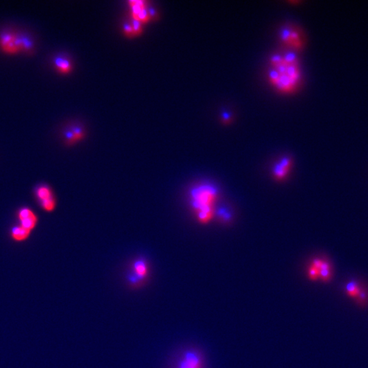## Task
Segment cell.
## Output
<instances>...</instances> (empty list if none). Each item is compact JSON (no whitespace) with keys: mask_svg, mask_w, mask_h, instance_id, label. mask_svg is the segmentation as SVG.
Wrapping results in <instances>:
<instances>
[{"mask_svg":"<svg viewBox=\"0 0 368 368\" xmlns=\"http://www.w3.org/2000/svg\"><path fill=\"white\" fill-rule=\"evenodd\" d=\"M357 304L365 307L368 304V286L366 283L361 282L360 292L355 299Z\"/></svg>","mask_w":368,"mask_h":368,"instance_id":"obj_14","label":"cell"},{"mask_svg":"<svg viewBox=\"0 0 368 368\" xmlns=\"http://www.w3.org/2000/svg\"><path fill=\"white\" fill-rule=\"evenodd\" d=\"M319 273L320 279L323 282H328L332 278V266L328 259L323 258V263L320 268Z\"/></svg>","mask_w":368,"mask_h":368,"instance_id":"obj_12","label":"cell"},{"mask_svg":"<svg viewBox=\"0 0 368 368\" xmlns=\"http://www.w3.org/2000/svg\"><path fill=\"white\" fill-rule=\"evenodd\" d=\"M18 49L20 51L27 55L34 54L35 51L34 41L32 37L26 32L16 33Z\"/></svg>","mask_w":368,"mask_h":368,"instance_id":"obj_9","label":"cell"},{"mask_svg":"<svg viewBox=\"0 0 368 368\" xmlns=\"http://www.w3.org/2000/svg\"><path fill=\"white\" fill-rule=\"evenodd\" d=\"M218 215L221 219H222L224 222H229L231 220V215L229 211L226 210L224 208H220L218 211Z\"/></svg>","mask_w":368,"mask_h":368,"instance_id":"obj_17","label":"cell"},{"mask_svg":"<svg viewBox=\"0 0 368 368\" xmlns=\"http://www.w3.org/2000/svg\"><path fill=\"white\" fill-rule=\"evenodd\" d=\"M149 16H150V15H149L147 9L145 8V7H143V8H141V10H140L139 13L138 14L137 18H139L140 21H146L147 20H148Z\"/></svg>","mask_w":368,"mask_h":368,"instance_id":"obj_20","label":"cell"},{"mask_svg":"<svg viewBox=\"0 0 368 368\" xmlns=\"http://www.w3.org/2000/svg\"><path fill=\"white\" fill-rule=\"evenodd\" d=\"M361 282L356 279H351L348 281L345 286L346 293L349 297L355 299L360 292Z\"/></svg>","mask_w":368,"mask_h":368,"instance_id":"obj_15","label":"cell"},{"mask_svg":"<svg viewBox=\"0 0 368 368\" xmlns=\"http://www.w3.org/2000/svg\"><path fill=\"white\" fill-rule=\"evenodd\" d=\"M136 4L139 5L141 8H143L145 5V1H142V0H137V1H136Z\"/></svg>","mask_w":368,"mask_h":368,"instance_id":"obj_26","label":"cell"},{"mask_svg":"<svg viewBox=\"0 0 368 368\" xmlns=\"http://www.w3.org/2000/svg\"><path fill=\"white\" fill-rule=\"evenodd\" d=\"M71 129L75 134V139L77 141L84 137V132H83L82 128L80 126H73L71 127Z\"/></svg>","mask_w":368,"mask_h":368,"instance_id":"obj_18","label":"cell"},{"mask_svg":"<svg viewBox=\"0 0 368 368\" xmlns=\"http://www.w3.org/2000/svg\"><path fill=\"white\" fill-rule=\"evenodd\" d=\"M292 160L289 157H283L274 166V178L277 180H283L288 176L291 169Z\"/></svg>","mask_w":368,"mask_h":368,"instance_id":"obj_8","label":"cell"},{"mask_svg":"<svg viewBox=\"0 0 368 368\" xmlns=\"http://www.w3.org/2000/svg\"><path fill=\"white\" fill-rule=\"evenodd\" d=\"M36 196L40 202V206L46 212L51 213L54 211L57 206L56 198L52 189L49 185H42L37 187Z\"/></svg>","mask_w":368,"mask_h":368,"instance_id":"obj_5","label":"cell"},{"mask_svg":"<svg viewBox=\"0 0 368 368\" xmlns=\"http://www.w3.org/2000/svg\"><path fill=\"white\" fill-rule=\"evenodd\" d=\"M0 49L7 54H16L20 52L16 32L4 30L0 33Z\"/></svg>","mask_w":368,"mask_h":368,"instance_id":"obj_6","label":"cell"},{"mask_svg":"<svg viewBox=\"0 0 368 368\" xmlns=\"http://www.w3.org/2000/svg\"><path fill=\"white\" fill-rule=\"evenodd\" d=\"M322 263H323V259L315 258V259H313L312 263H311V266L319 270L320 268H321Z\"/></svg>","mask_w":368,"mask_h":368,"instance_id":"obj_22","label":"cell"},{"mask_svg":"<svg viewBox=\"0 0 368 368\" xmlns=\"http://www.w3.org/2000/svg\"><path fill=\"white\" fill-rule=\"evenodd\" d=\"M147 12H148L149 15L151 16H154H154L157 15V12H156L155 9L152 8V7L148 8V9H147Z\"/></svg>","mask_w":368,"mask_h":368,"instance_id":"obj_25","label":"cell"},{"mask_svg":"<svg viewBox=\"0 0 368 368\" xmlns=\"http://www.w3.org/2000/svg\"><path fill=\"white\" fill-rule=\"evenodd\" d=\"M150 268L147 261L143 258L136 259L132 263L131 272L128 274V280L130 284L137 286L148 277Z\"/></svg>","mask_w":368,"mask_h":368,"instance_id":"obj_4","label":"cell"},{"mask_svg":"<svg viewBox=\"0 0 368 368\" xmlns=\"http://www.w3.org/2000/svg\"><path fill=\"white\" fill-rule=\"evenodd\" d=\"M132 26L133 28L134 32L135 33H139L141 31V21L137 18H132Z\"/></svg>","mask_w":368,"mask_h":368,"instance_id":"obj_19","label":"cell"},{"mask_svg":"<svg viewBox=\"0 0 368 368\" xmlns=\"http://www.w3.org/2000/svg\"><path fill=\"white\" fill-rule=\"evenodd\" d=\"M178 368H202V359L194 351H187L184 355Z\"/></svg>","mask_w":368,"mask_h":368,"instance_id":"obj_10","label":"cell"},{"mask_svg":"<svg viewBox=\"0 0 368 368\" xmlns=\"http://www.w3.org/2000/svg\"><path fill=\"white\" fill-rule=\"evenodd\" d=\"M279 37L281 43L286 46L289 51L296 53L303 48L302 35L296 27L289 25L283 27L279 31Z\"/></svg>","mask_w":368,"mask_h":368,"instance_id":"obj_3","label":"cell"},{"mask_svg":"<svg viewBox=\"0 0 368 368\" xmlns=\"http://www.w3.org/2000/svg\"><path fill=\"white\" fill-rule=\"evenodd\" d=\"M141 8H142L140 7L139 5L136 4V3L132 5V12L134 18H137L138 14H139Z\"/></svg>","mask_w":368,"mask_h":368,"instance_id":"obj_23","label":"cell"},{"mask_svg":"<svg viewBox=\"0 0 368 368\" xmlns=\"http://www.w3.org/2000/svg\"><path fill=\"white\" fill-rule=\"evenodd\" d=\"M31 232L32 231L22 227L21 226H16L11 229L10 236L15 242H23L29 238Z\"/></svg>","mask_w":368,"mask_h":368,"instance_id":"obj_11","label":"cell"},{"mask_svg":"<svg viewBox=\"0 0 368 368\" xmlns=\"http://www.w3.org/2000/svg\"><path fill=\"white\" fill-rule=\"evenodd\" d=\"M308 275L309 278H310L311 280H318V279L320 278L319 270H318V269L310 266L308 268Z\"/></svg>","mask_w":368,"mask_h":368,"instance_id":"obj_16","label":"cell"},{"mask_svg":"<svg viewBox=\"0 0 368 368\" xmlns=\"http://www.w3.org/2000/svg\"><path fill=\"white\" fill-rule=\"evenodd\" d=\"M53 64L59 71L62 73H66L71 71V63L69 59L62 55H57L53 58Z\"/></svg>","mask_w":368,"mask_h":368,"instance_id":"obj_13","label":"cell"},{"mask_svg":"<svg viewBox=\"0 0 368 368\" xmlns=\"http://www.w3.org/2000/svg\"><path fill=\"white\" fill-rule=\"evenodd\" d=\"M17 216L20 222V226L29 231H32L38 224V217L29 208H21L18 211Z\"/></svg>","mask_w":368,"mask_h":368,"instance_id":"obj_7","label":"cell"},{"mask_svg":"<svg viewBox=\"0 0 368 368\" xmlns=\"http://www.w3.org/2000/svg\"><path fill=\"white\" fill-rule=\"evenodd\" d=\"M221 119H222V121H223L224 124H229L231 121V115L229 112L224 111L221 115Z\"/></svg>","mask_w":368,"mask_h":368,"instance_id":"obj_21","label":"cell"},{"mask_svg":"<svg viewBox=\"0 0 368 368\" xmlns=\"http://www.w3.org/2000/svg\"><path fill=\"white\" fill-rule=\"evenodd\" d=\"M124 28L125 32H126L127 34H132V33L134 32L133 28H132L131 24L128 23H125Z\"/></svg>","mask_w":368,"mask_h":368,"instance_id":"obj_24","label":"cell"},{"mask_svg":"<svg viewBox=\"0 0 368 368\" xmlns=\"http://www.w3.org/2000/svg\"><path fill=\"white\" fill-rule=\"evenodd\" d=\"M191 206L196 214L214 211V203L218 196V190L214 185L202 184L193 187L189 193Z\"/></svg>","mask_w":368,"mask_h":368,"instance_id":"obj_2","label":"cell"},{"mask_svg":"<svg viewBox=\"0 0 368 368\" xmlns=\"http://www.w3.org/2000/svg\"><path fill=\"white\" fill-rule=\"evenodd\" d=\"M268 79L272 87L279 93L295 92L301 82L300 61L296 53L288 50L272 55L270 59Z\"/></svg>","mask_w":368,"mask_h":368,"instance_id":"obj_1","label":"cell"}]
</instances>
